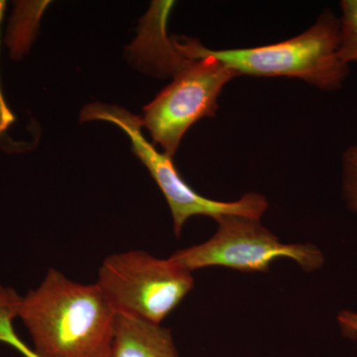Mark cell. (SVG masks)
<instances>
[{"instance_id": "obj_10", "label": "cell", "mask_w": 357, "mask_h": 357, "mask_svg": "<svg viewBox=\"0 0 357 357\" xmlns=\"http://www.w3.org/2000/svg\"><path fill=\"white\" fill-rule=\"evenodd\" d=\"M337 56L345 65L357 62V0L340 2Z\"/></svg>"}, {"instance_id": "obj_1", "label": "cell", "mask_w": 357, "mask_h": 357, "mask_svg": "<svg viewBox=\"0 0 357 357\" xmlns=\"http://www.w3.org/2000/svg\"><path fill=\"white\" fill-rule=\"evenodd\" d=\"M117 312L98 284L49 269L22 297L20 317L39 357H109Z\"/></svg>"}, {"instance_id": "obj_7", "label": "cell", "mask_w": 357, "mask_h": 357, "mask_svg": "<svg viewBox=\"0 0 357 357\" xmlns=\"http://www.w3.org/2000/svg\"><path fill=\"white\" fill-rule=\"evenodd\" d=\"M173 7V1L152 2L140 20L137 38L128 47L133 64L148 74L174 77L187 61L174 37L169 38L167 35V22Z\"/></svg>"}, {"instance_id": "obj_4", "label": "cell", "mask_w": 357, "mask_h": 357, "mask_svg": "<svg viewBox=\"0 0 357 357\" xmlns=\"http://www.w3.org/2000/svg\"><path fill=\"white\" fill-rule=\"evenodd\" d=\"M82 122L102 121L119 126L128 136L136 157L144 164L150 175L158 185L172 213L174 231L180 236L183 227L190 218L206 215L213 220L243 217L260 220L268 208L266 198L262 195L248 192L238 201L218 202L206 198L192 190L178 174L173 158L160 153L142 133L141 117L117 105L91 103L82 110Z\"/></svg>"}, {"instance_id": "obj_6", "label": "cell", "mask_w": 357, "mask_h": 357, "mask_svg": "<svg viewBox=\"0 0 357 357\" xmlns=\"http://www.w3.org/2000/svg\"><path fill=\"white\" fill-rule=\"evenodd\" d=\"M215 236L206 243L176 251L171 258L190 272L222 266L243 272H267L279 258H289L305 271L323 266L325 257L312 244H284L259 220L222 218Z\"/></svg>"}, {"instance_id": "obj_2", "label": "cell", "mask_w": 357, "mask_h": 357, "mask_svg": "<svg viewBox=\"0 0 357 357\" xmlns=\"http://www.w3.org/2000/svg\"><path fill=\"white\" fill-rule=\"evenodd\" d=\"M176 44L187 57L173 82L143 109L142 126L155 144L173 158L188 129L204 117H213L223 88L238 77L206 53L198 40L178 37Z\"/></svg>"}, {"instance_id": "obj_5", "label": "cell", "mask_w": 357, "mask_h": 357, "mask_svg": "<svg viewBox=\"0 0 357 357\" xmlns=\"http://www.w3.org/2000/svg\"><path fill=\"white\" fill-rule=\"evenodd\" d=\"M96 284L117 312L160 325L191 292L194 279L171 257L132 250L105 258Z\"/></svg>"}, {"instance_id": "obj_9", "label": "cell", "mask_w": 357, "mask_h": 357, "mask_svg": "<svg viewBox=\"0 0 357 357\" xmlns=\"http://www.w3.org/2000/svg\"><path fill=\"white\" fill-rule=\"evenodd\" d=\"M46 4L48 2H13L6 37V44L13 61H20L30 51Z\"/></svg>"}, {"instance_id": "obj_12", "label": "cell", "mask_w": 357, "mask_h": 357, "mask_svg": "<svg viewBox=\"0 0 357 357\" xmlns=\"http://www.w3.org/2000/svg\"><path fill=\"white\" fill-rule=\"evenodd\" d=\"M338 325L347 337H357V314L351 311H342L337 316Z\"/></svg>"}, {"instance_id": "obj_3", "label": "cell", "mask_w": 357, "mask_h": 357, "mask_svg": "<svg viewBox=\"0 0 357 357\" xmlns=\"http://www.w3.org/2000/svg\"><path fill=\"white\" fill-rule=\"evenodd\" d=\"M340 20L326 10L302 34L279 43L253 48L211 50L210 54L239 76L302 79L326 91L342 88L349 65L337 56Z\"/></svg>"}, {"instance_id": "obj_8", "label": "cell", "mask_w": 357, "mask_h": 357, "mask_svg": "<svg viewBox=\"0 0 357 357\" xmlns=\"http://www.w3.org/2000/svg\"><path fill=\"white\" fill-rule=\"evenodd\" d=\"M109 357H178L167 328L117 312Z\"/></svg>"}, {"instance_id": "obj_11", "label": "cell", "mask_w": 357, "mask_h": 357, "mask_svg": "<svg viewBox=\"0 0 357 357\" xmlns=\"http://www.w3.org/2000/svg\"><path fill=\"white\" fill-rule=\"evenodd\" d=\"M342 192L349 210L357 213V145L342 157Z\"/></svg>"}]
</instances>
